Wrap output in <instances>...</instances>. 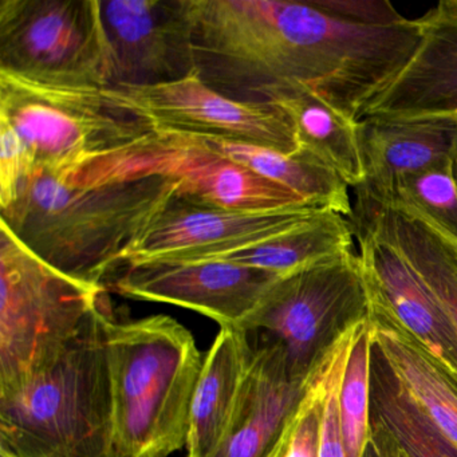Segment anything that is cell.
Listing matches in <instances>:
<instances>
[{
    "instance_id": "1",
    "label": "cell",
    "mask_w": 457,
    "mask_h": 457,
    "mask_svg": "<svg viewBox=\"0 0 457 457\" xmlns=\"http://www.w3.org/2000/svg\"><path fill=\"white\" fill-rule=\"evenodd\" d=\"M175 197L178 184L162 176L89 181L36 167L0 223L58 271L104 286Z\"/></svg>"
},
{
    "instance_id": "2",
    "label": "cell",
    "mask_w": 457,
    "mask_h": 457,
    "mask_svg": "<svg viewBox=\"0 0 457 457\" xmlns=\"http://www.w3.org/2000/svg\"><path fill=\"white\" fill-rule=\"evenodd\" d=\"M108 294L65 346L0 393V457H116Z\"/></svg>"
},
{
    "instance_id": "3",
    "label": "cell",
    "mask_w": 457,
    "mask_h": 457,
    "mask_svg": "<svg viewBox=\"0 0 457 457\" xmlns=\"http://www.w3.org/2000/svg\"><path fill=\"white\" fill-rule=\"evenodd\" d=\"M200 79L227 98L271 104L310 89L322 69L320 12L296 0H189Z\"/></svg>"
},
{
    "instance_id": "4",
    "label": "cell",
    "mask_w": 457,
    "mask_h": 457,
    "mask_svg": "<svg viewBox=\"0 0 457 457\" xmlns=\"http://www.w3.org/2000/svg\"><path fill=\"white\" fill-rule=\"evenodd\" d=\"M116 457H168L187 446L203 360L188 328L168 315L108 326Z\"/></svg>"
},
{
    "instance_id": "5",
    "label": "cell",
    "mask_w": 457,
    "mask_h": 457,
    "mask_svg": "<svg viewBox=\"0 0 457 457\" xmlns=\"http://www.w3.org/2000/svg\"><path fill=\"white\" fill-rule=\"evenodd\" d=\"M369 317L370 295L354 248L278 278L237 328L277 346L291 378L304 381Z\"/></svg>"
},
{
    "instance_id": "6",
    "label": "cell",
    "mask_w": 457,
    "mask_h": 457,
    "mask_svg": "<svg viewBox=\"0 0 457 457\" xmlns=\"http://www.w3.org/2000/svg\"><path fill=\"white\" fill-rule=\"evenodd\" d=\"M105 293L58 271L0 223V393L46 365Z\"/></svg>"
},
{
    "instance_id": "7",
    "label": "cell",
    "mask_w": 457,
    "mask_h": 457,
    "mask_svg": "<svg viewBox=\"0 0 457 457\" xmlns=\"http://www.w3.org/2000/svg\"><path fill=\"white\" fill-rule=\"evenodd\" d=\"M0 119L20 133L36 167L45 170L76 167L156 133L113 89L49 87L2 71Z\"/></svg>"
},
{
    "instance_id": "8",
    "label": "cell",
    "mask_w": 457,
    "mask_h": 457,
    "mask_svg": "<svg viewBox=\"0 0 457 457\" xmlns=\"http://www.w3.org/2000/svg\"><path fill=\"white\" fill-rule=\"evenodd\" d=\"M0 71L49 87L109 89L100 0H0Z\"/></svg>"
},
{
    "instance_id": "9",
    "label": "cell",
    "mask_w": 457,
    "mask_h": 457,
    "mask_svg": "<svg viewBox=\"0 0 457 457\" xmlns=\"http://www.w3.org/2000/svg\"><path fill=\"white\" fill-rule=\"evenodd\" d=\"M71 173L90 181L162 176L178 184L180 199L219 210L310 205L290 189L220 156L194 136L154 133L132 145L87 160Z\"/></svg>"
},
{
    "instance_id": "10",
    "label": "cell",
    "mask_w": 457,
    "mask_h": 457,
    "mask_svg": "<svg viewBox=\"0 0 457 457\" xmlns=\"http://www.w3.org/2000/svg\"><path fill=\"white\" fill-rule=\"evenodd\" d=\"M145 116L156 133L248 144L291 154L298 149L295 128L277 104H245L227 98L200 79L156 87H111Z\"/></svg>"
},
{
    "instance_id": "11",
    "label": "cell",
    "mask_w": 457,
    "mask_h": 457,
    "mask_svg": "<svg viewBox=\"0 0 457 457\" xmlns=\"http://www.w3.org/2000/svg\"><path fill=\"white\" fill-rule=\"evenodd\" d=\"M326 211L312 205L272 211H227L175 197L138 237L121 266L200 262L299 228Z\"/></svg>"
},
{
    "instance_id": "12",
    "label": "cell",
    "mask_w": 457,
    "mask_h": 457,
    "mask_svg": "<svg viewBox=\"0 0 457 457\" xmlns=\"http://www.w3.org/2000/svg\"><path fill=\"white\" fill-rule=\"evenodd\" d=\"M100 9L113 60L111 87H156L196 71L189 0H100Z\"/></svg>"
},
{
    "instance_id": "13",
    "label": "cell",
    "mask_w": 457,
    "mask_h": 457,
    "mask_svg": "<svg viewBox=\"0 0 457 457\" xmlns=\"http://www.w3.org/2000/svg\"><path fill=\"white\" fill-rule=\"evenodd\" d=\"M116 293L162 302L207 315L220 328H237L279 275L224 261L157 262L124 266Z\"/></svg>"
},
{
    "instance_id": "14",
    "label": "cell",
    "mask_w": 457,
    "mask_h": 457,
    "mask_svg": "<svg viewBox=\"0 0 457 457\" xmlns=\"http://www.w3.org/2000/svg\"><path fill=\"white\" fill-rule=\"evenodd\" d=\"M413 21L416 52L363 117L457 121V0H441Z\"/></svg>"
},
{
    "instance_id": "15",
    "label": "cell",
    "mask_w": 457,
    "mask_h": 457,
    "mask_svg": "<svg viewBox=\"0 0 457 457\" xmlns=\"http://www.w3.org/2000/svg\"><path fill=\"white\" fill-rule=\"evenodd\" d=\"M352 223L369 294L381 301L457 381V333L445 310L387 240L363 224Z\"/></svg>"
},
{
    "instance_id": "16",
    "label": "cell",
    "mask_w": 457,
    "mask_h": 457,
    "mask_svg": "<svg viewBox=\"0 0 457 457\" xmlns=\"http://www.w3.org/2000/svg\"><path fill=\"white\" fill-rule=\"evenodd\" d=\"M245 338L251 349L250 363L231 421L211 457H274L317 374L295 381L277 346Z\"/></svg>"
},
{
    "instance_id": "17",
    "label": "cell",
    "mask_w": 457,
    "mask_h": 457,
    "mask_svg": "<svg viewBox=\"0 0 457 457\" xmlns=\"http://www.w3.org/2000/svg\"><path fill=\"white\" fill-rule=\"evenodd\" d=\"M456 137L454 120L363 117L360 140L366 181L360 188L381 189L452 159Z\"/></svg>"
},
{
    "instance_id": "18",
    "label": "cell",
    "mask_w": 457,
    "mask_h": 457,
    "mask_svg": "<svg viewBox=\"0 0 457 457\" xmlns=\"http://www.w3.org/2000/svg\"><path fill=\"white\" fill-rule=\"evenodd\" d=\"M373 338L401 384L438 432L457 449V381L370 295Z\"/></svg>"
},
{
    "instance_id": "19",
    "label": "cell",
    "mask_w": 457,
    "mask_h": 457,
    "mask_svg": "<svg viewBox=\"0 0 457 457\" xmlns=\"http://www.w3.org/2000/svg\"><path fill=\"white\" fill-rule=\"evenodd\" d=\"M245 331L220 328L205 355L189 416L187 457H211L223 440L250 363Z\"/></svg>"
},
{
    "instance_id": "20",
    "label": "cell",
    "mask_w": 457,
    "mask_h": 457,
    "mask_svg": "<svg viewBox=\"0 0 457 457\" xmlns=\"http://www.w3.org/2000/svg\"><path fill=\"white\" fill-rule=\"evenodd\" d=\"M352 221L390 243L420 275L453 323L457 333V242L429 224L387 210L357 195Z\"/></svg>"
},
{
    "instance_id": "21",
    "label": "cell",
    "mask_w": 457,
    "mask_h": 457,
    "mask_svg": "<svg viewBox=\"0 0 457 457\" xmlns=\"http://www.w3.org/2000/svg\"><path fill=\"white\" fill-rule=\"evenodd\" d=\"M271 104L279 105L293 121L298 149L334 170L350 188L365 184L360 121L347 119L303 87L283 90Z\"/></svg>"
},
{
    "instance_id": "22",
    "label": "cell",
    "mask_w": 457,
    "mask_h": 457,
    "mask_svg": "<svg viewBox=\"0 0 457 457\" xmlns=\"http://www.w3.org/2000/svg\"><path fill=\"white\" fill-rule=\"evenodd\" d=\"M202 140L220 156L290 189L307 204L339 213L352 220L354 208L350 199V187L334 170L307 152L298 149L294 154H286L248 144L208 138Z\"/></svg>"
},
{
    "instance_id": "23",
    "label": "cell",
    "mask_w": 457,
    "mask_h": 457,
    "mask_svg": "<svg viewBox=\"0 0 457 457\" xmlns=\"http://www.w3.org/2000/svg\"><path fill=\"white\" fill-rule=\"evenodd\" d=\"M354 248L352 220L326 211L299 228L210 261L231 262L283 277Z\"/></svg>"
},
{
    "instance_id": "24",
    "label": "cell",
    "mask_w": 457,
    "mask_h": 457,
    "mask_svg": "<svg viewBox=\"0 0 457 457\" xmlns=\"http://www.w3.org/2000/svg\"><path fill=\"white\" fill-rule=\"evenodd\" d=\"M370 414L386 428L408 457H457V449L422 413L393 373L374 338L370 363Z\"/></svg>"
},
{
    "instance_id": "25",
    "label": "cell",
    "mask_w": 457,
    "mask_h": 457,
    "mask_svg": "<svg viewBox=\"0 0 457 457\" xmlns=\"http://www.w3.org/2000/svg\"><path fill=\"white\" fill-rule=\"evenodd\" d=\"M354 191L381 207L424 221L457 242V184L452 159L403 176L381 189Z\"/></svg>"
},
{
    "instance_id": "26",
    "label": "cell",
    "mask_w": 457,
    "mask_h": 457,
    "mask_svg": "<svg viewBox=\"0 0 457 457\" xmlns=\"http://www.w3.org/2000/svg\"><path fill=\"white\" fill-rule=\"evenodd\" d=\"M373 328L361 323L339 386V425L346 457H362L370 436V363Z\"/></svg>"
},
{
    "instance_id": "27",
    "label": "cell",
    "mask_w": 457,
    "mask_h": 457,
    "mask_svg": "<svg viewBox=\"0 0 457 457\" xmlns=\"http://www.w3.org/2000/svg\"><path fill=\"white\" fill-rule=\"evenodd\" d=\"M338 345L315 374L298 411L286 428L274 457H320L323 411Z\"/></svg>"
},
{
    "instance_id": "28",
    "label": "cell",
    "mask_w": 457,
    "mask_h": 457,
    "mask_svg": "<svg viewBox=\"0 0 457 457\" xmlns=\"http://www.w3.org/2000/svg\"><path fill=\"white\" fill-rule=\"evenodd\" d=\"M34 170L36 159L28 144L9 121L0 119V210L14 202Z\"/></svg>"
},
{
    "instance_id": "29",
    "label": "cell",
    "mask_w": 457,
    "mask_h": 457,
    "mask_svg": "<svg viewBox=\"0 0 457 457\" xmlns=\"http://www.w3.org/2000/svg\"><path fill=\"white\" fill-rule=\"evenodd\" d=\"M318 9L362 26H395L408 18L387 0H312Z\"/></svg>"
},
{
    "instance_id": "30",
    "label": "cell",
    "mask_w": 457,
    "mask_h": 457,
    "mask_svg": "<svg viewBox=\"0 0 457 457\" xmlns=\"http://www.w3.org/2000/svg\"><path fill=\"white\" fill-rule=\"evenodd\" d=\"M362 457H387L381 433H379L378 428L374 424H371L370 436H369L368 444H366Z\"/></svg>"
},
{
    "instance_id": "31",
    "label": "cell",
    "mask_w": 457,
    "mask_h": 457,
    "mask_svg": "<svg viewBox=\"0 0 457 457\" xmlns=\"http://www.w3.org/2000/svg\"><path fill=\"white\" fill-rule=\"evenodd\" d=\"M370 421L371 424L376 425L378 428L379 433H381L382 441H384L385 449H386L387 457H408L405 453H403V449L397 445L395 438L392 437L389 432H387L386 428L378 421V420L374 419L370 414Z\"/></svg>"
},
{
    "instance_id": "32",
    "label": "cell",
    "mask_w": 457,
    "mask_h": 457,
    "mask_svg": "<svg viewBox=\"0 0 457 457\" xmlns=\"http://www.w3.org/2000/svg\"><path fill=\"white\" fill-rule=\"evenodd\" d=\"M452 162H453V175L457 184V137L456 144H454L453 154H452Z\"/></svg>"
}]
</instances>
